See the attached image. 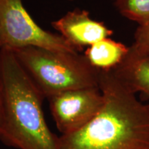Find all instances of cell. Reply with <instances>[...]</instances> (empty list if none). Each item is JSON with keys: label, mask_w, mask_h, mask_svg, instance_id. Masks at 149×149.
Returning a JSON list of instances; mask_svg holds the SVG:
<instances>
[{"label": "cell", "mask_w": 149, "mask_h": 149, "mask_svg": "<svg viewBox=\"0 0 149 149\" xmlns=\"http://www.w3.org/2000/svg\"><path fill=\"white\" fill-rule=\"evenodd\" d=\"M38 47L77 52L60 35L42 29L33 19L23 0H0V50Z\"/></svg>", "instance_id": "277c9868"}, {"label": "cell", "mask_w": 149, "mask_h": 149, "mask_svg": "<svg viewBox=\"0 0 149 149\" xmlns=\"http://www.w3.org/2000/svg\"><path fill=\"white\" fill-rule=\"evenodd\" d=\"M130 48L141 57L149 59V23L137 26Z\"/></svg>", "instance_id": "30bf717a"}, {"label": "cell", "mask_w": 149, "mask_h": 149, "mask_svg": "<svg viewBox=\"0 0 149 149\" xmlns=\"http://www.w3.org/2000/svg\"><path fill=\"white\" fill-rule=\"evenodd\" d=\"M3 87V144L17 149H60L59 137L48 127L44 96L24 70L13 52L0 50Z\"/></svg>", "instance_id": "7a4b0ae2"}, {"label": "cell", "mask_w": 149, "mask_h": 149, "mask_svg": "<svg viewBox=\"0 0 149 149\" xmlns=\"http://www.w3.org/2000/svg\"><path fill=\"white\" fill-rule=\"evenodd\" d=\"M68 1H75V0H68Z\"/></svg>", "instance_id": "7c38bea8"}, {"label": "cell", "mask_w": 149, "mask_h": 149, "mask_svg": "<svg viewBox=\"0 0 149 149\" xmlns=\"http://www.w3.org/2000/svg\"><path fill=\"white\" fill-rule=\"evenodd\" d=\"M128 50L129 47L122 42L109 37L87 47L83 55L96 70L109 72L114 70L122 62Z\"/></svg>", "instance_id": "ba28073f"}, {"label": "cell", "mask_w": 149, "mask_h": 149, "mask_svg": "<svg viewBox=\"0 0 149 149\" xmlns=\"http://www.w3.org/2000/svg\"><path fill=\"white\" fill-rule=\"evenodd\" d=\"M51 25L79 53L84 48L109 38L113 34V30L104 22L93 19L88 11L78 8L53 21Z\"/></svg>", "instance_id": "8992f818"}, {"label": "cell", "mask_w": 149, "mask_h": 149, "mask_svg": "<svg viewBox=\"0 0 149 149\" xmlns=\"http://www.w3.org/2000/svg\"><path fill=\"white\" fill-rule=\"evenodd\" d=\"M112 72L132 91L144 95L149 100L148 59L138 55L129 46L125 57Z\"/></svg>", "instance_id": "52a82bcc"}, {"label": "cell", "mask_w": 149, "mask_h": 149, "mask_svg": "<svg viewBox=\"0 0 149 149\" xmlns=\"http://www.w3.org/2000/svg\"><path fill=\"white\" fill-rule=\"evenodd\" d=\"M102 107L86 125L59 136L60 149H149V104L112 71L100 72Z\"/></svg>", "instance_id": "6da1fadb"}, {"label": "cell", "mask_w": 149, "mask_h": 149, "mask_svg": "<svg viewBox=\"0 0 149 149\" xmlns=\"http://www.w3.org/2000/svg\"><path fill=\"white\" fill-rule=\"evenodd\" d=\"M56 127L61 135L77 131L97 114L104 99L99 87L72 89L48 98Z\"/></svg>", "instance_id": "5b68a950"}, {"label": "cell", "mask_w": 149, "mask_h": 149, "mask_svg": "<svg viewBox=\"0 0 149 149\" xmlns=\"http://www.w3.org/2000/svg\"><path fill=\"white\" fill-rule=\"evenodd\" d=\"M113 4L121 15L138 26L149 23V0H113Z\"/></svg>", "instance_id": "9c48e42d"}, {"label": "cell", "mask_w": 149, "mask_h": 149, "mask_svg": "<svg viewBox=\"0 0 149 149\" xmlns=\"http://www.w3.org/2000/svg\"><path fill=\"white\" fill-rule=\"evenodd\" d=\"M13 52L44 98L72 89L99 87L100 71L83 54L31 46Z\"/></svg>", "instance_id": "3957f363"}, {"label": "cell", "mask_w": 149, "mask_h": 149, "mask_svg": "<svg viewBox=\"0 0 149 149\" xmlns=\"http://www.w3.org/2000/svg\"><path fill=\"white\" fill-rule=\"evenodd\" d=\"M3 87L2 72H1V57H0V130L3 125Z\"/></svg>", "instance_id": "8fae6325"}]
</instances>
